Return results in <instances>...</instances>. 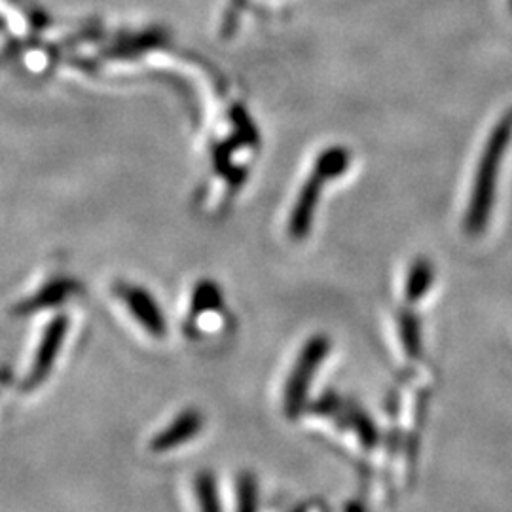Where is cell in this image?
Wrapping results in <instances>:
<instances>
[{"label":"cell","instance_id":"obj_1","mask_svg":"<svg viewBox=\"0 0 512 512\" xmlns=\"http://www.w3.org/2000/svg\"><path fill=\"white\" fill-rule=\"evenodd\" d=\"M511 137V128L507 124H501L495 129L492 139L488 141L486 150L480 158V164L476 169L475 184L471 192V202L467 209V219L465 226L469 234H482L495 200V186H497V177L501 169V160L505 154V147Z\"/></svg>","mask_w":512,"mask_h":512},{"label":"cell","instance_id":"obj_2","mask_svg":"<svg viewBox=\"0 0 512 512\" xmlns=\"http://www.w3.org/2000/svg\"><path fill=\"white\" fill-rule=\"evenodd\" d=\"M69 334H71V319L67 313H57L44 327L23 382V389L27 393L35 391L37 387L46 384L52 378Z\"/></svg>","mask_w":512,"mask_h":512},{"label":"cell","instance_id":"obj_3","mask_svg":"<svg viewBox=\"0 0 512 512\" xmlns=\"http://www.w3.org/2000/svg\"><path fill=\"white\" fill-rule=\"evenodd\" d=\"M330 340L327 336H313L304 349L298 355V361L291 370V376L285 385V414L289 418H298L300 412L304 410L310 385L313 384V378L323 365V359L329 355Z\"/></svg>","mask_w":512,"mask_h":512},{"label":"cell","instance_id":"obj_4","mask_svg":"<svg viewBox=\"0 0 512 512\" xmlns=\"http://www.w3.org/2000/svg\"><path fill=\"white\" fill-rule=\"evenodd\" d=\"M78 291H80V287L73 277L52 275L40 283L37 291L21 298V302L14 306L12 313L16 317H33L37 313H44V311L59 310Z\"/></svg>","mask_w":512,"mask_h":512},{"label":"cell","instance_id":"obj_5","mask_svg":"<svg viewBox=\"0 0 512 512\" xmlns=\"http://www.w3.org/2000/svg\"><path fill=\"white\" fill-rule=\"evenodd\" d=\"M120 300L128 308L133 319L147 330L152 338H164L167 334V321H165L164 311L158 306L156 298L148 293L147 289L124 283L116 289Z\"/></svg>","mask_w":512,"mask_h":512},{"label":"cell","instance_id":"obj_6","mask_svg":"<svg viewBox=\"0 0 512 512\" xmlns=\"http://www.w3.org/2000/svg\"><path fill=\"white\" fill-rule=\"evenodd\" d=\"M327 183L321 175H317L315 171L308 177V181L302 186L298 200L294 203L293 213L289 219V234L294 241H302L310 234L313 217H315V209L321 198V190L323 184Z\"/></svg>","mask_w":512,"mask_h":512},{"label":"cell","instance_id":"obj_7","mask_svg":"<svg viewBox=\"0 0 512 512\" xmlns=\"http://www.w3.org/2000/svg\"><path fill=\"white\" fill-rule=\"evenodd\" d=\"M313 410L319 414L334 416V418H344V421L357 431L359 440L365 448H374L378 444V431L361 408L344 406V403L336 395H323L317 403L313 404Z\"/></svg>","mask_w":512,"mask_h":512},{"label":"cell","instance_id":"obj_8","mask_svg":"<svg viewBox=\"0 0 512 512\" xmlns=\"http://www.w3.org/2000/svg\"><path fill=\"white\" fill-rule=\"evenodd\" d=\"M203 429V416L200 410L188 408L181 412L175 420L171 421L165 427L162 433H158L152 442L150 448L154 452H169L177 446H183L184 442L194 439Z\"/></svg>","mask_w":512,"mask_h":512},{"label":"cell","instance_id":"obj_9","mask_svg":"<svg viewBox=\"0 0 512 512\" xmlns=\"http://www.w3.org/2000/svg\"><path fill=\"white\" fill-rule=\"evenodd\" d=\"M435 279V268L427 258H416L410 266V272L406 277V289L404 296L410 304H416L423 298V294L431 289V283Z\"/></svg>","mask_w":512,"mask_h":512},{"label":"cell","instance_id":"obj_10","mask_svg":"<svg viewBox=\"0 0 512 512\" xmlns=\"http://www.w3.org/2000/svg\"><path fill=\"white\" fill-rule=\"evenodd\" d=\"M222 289L215 281L211 279H203L200 281L194 291H192V298H190V313L192 319L200 317L202 313H209V311H217L222 308Z\"/></svg>","mask_w":512,"mask_h":512},{"label":"cell","instance_id":"obj_11","mask_svg":"<svg viewBox=\"0 0 512 512\" xmlns=\"http://www.w3.org/2000/svg\"><path fill=\"white\" fill-rule=\"evenodd\" d=\"M349 162H351V158H349L348 150L342 147H334L325 150L317 158V162L313 165V171L329 183L332 179H336V177H340L348 171Z\"/></svg>","mask_w":512,"mask_h":512},{"label":"cell","instance_id":"obj_12","mask_svg":"<svg viewBox=\"0 0 512 512\" xmlns=\"http://www.w3.org/2000/svg\"><path fill=\"white\" fill-rule=\"evenodd\" d=\"M401 340L406 355L418 359L421 355L420 321L412 311H404L401 315Z\"/></svg>","mask_w":512,"mask_h":512},{"label":"cell","instance_id":"obj_13","mask_svg":"<svg viewBox=\"0 0 512 512\" xmlns=\"http://www.w3.org/2000/svg\"><path fill=\"white\" fill-rule=\"evenodd\" d=\"M196 495H198V501H200V507H202L203 511H220L217 478H215L211 471H203V473L196 476Z\"/></svg>","mask_w":512,"mask_h":512},{"label":"cell","instance_id":"obj_14","mask_svg":"<svg viewBox=\"0 0 512 512\" xmlns=\"http://www.w3.org/2000/svg\"><path fill=\"white\" fill-rule=\"evenodd\" d=\"M258 505V484L255 475L241 473L238 478V509L253 512Z\"/></svg>","mask_w":512,"mask_h":512}]
</instances>
